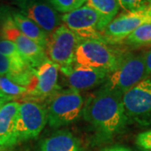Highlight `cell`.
Returning a JSON list of instances; mask_svg holds the SVG:
<instances>
[{
    "instance_id": "obj_2",
    "label": "cell",
    "mask_w": 151,
    "mask_h": 151,
    "mask_svg": "<svg viewBox=\"0 0 151 151\" xmlns=\"http://www.w3.org/2000/svg\"><path fill=\"white\" fill-rule=\"evenodd\" d=\"M124 55V53L111 48L109 44L103 41L81 40L76 49L75 65L111 73L117 68Z\"/></svg>"
},
{
    "instance_id": "obj_1",
    "label": "cell",
    "mask_w": 151,
    "mask_h": 151,
    "mask_svg": "<svg viewBox=\"0 0 151 151\" xmlns=\"http://www.w3.org/2000/svg\"><path fill=\"white\" fill-rule=\"evenodd\" d=\"M82 116L104 138H111L129 122L122 95L101 87L86 99Z\"/></svg>"
},
{
    "instance_id": "obj_19",
    "label": "cell",
    "mask_w": 151,
    "mask_h": 151,
    "mask_svg": "<svg viewBox=\"0 0 151 151\" xmlns=\"http://www.w3.org/2000/svg\"><path fill=\"white\" fill-rule=\"evenodd\" d=\"M0 92L10 100H14L18 97H26L29 90L24 86L16 84L7 76H0Z\"/></svg>"
},
{
    "instance_id": "obj_9",
    "label": "cell",
    "mask_w": 151,
    "mask_h": 151,
    "mask_svg": "<svg viewBox=\"0 0 151 151\" xmlns=\"http://www.w3.org/2000/svg\"><path fill=\"white\" fill-rule=\"evenodd\" d=\"M47 123V111L39 103L24 100L19 103L17 119V134L19 140L35 139L41 133Z\"/></svg>"
},
{
    "instance_id": "obj_27",
    "label": "cell",
    "mask_w": 151,
    "mask_h": 151,
    "mask_svg": "<svg viewBox=\"0 0 151 151\" xmlns=\"http://www.w3.org/2000/svg\"><path fill=\"white\" fill-rule=\"evenodd\" d=\"M102 151H131L127 147L121 145H114L110 146V147H107L105 149H103Z\"/></svg>"
},
{
    "instance_id": "obj_29",
    "label": "cell",
    "mask_w": 151,
    "mask_h": 151,
    "mask_svg": "<svg viewBox=\"0 0 151 151\" xmlns=\"http://www.w3.org/2000/svg\"><path fill=\"white\" fill-rule=\"evenodd\" d=\"M146 3H147V5L151 9V0H146Z\"/></svg>"
},
{
    "instance_id": "obj_31",
    "label": "cell",
    "mask_w": 151,
    "mask_h": 151,
    "mask_svg": "<svg viewBox=\"0 0 151 151\" xmlns=\"http://www.w3.org/2000/svg\"></svg>"
},
{
    "instance_id": "obj_8",
    "label": "cell",
    "mask_w": 151,
    "mask_h": 151,
    "mask_svg": "<svg viewBox=\"0 0 151 151\" xmlns=\"http://www.w3.org/2000/svg\"><path fill=\"white\" fill-rule=\"evenodd\" d=\"M61 21L81 40H97L105 42L99 30L100 17L85 4L75 10L62 14Z\"/></svg>"
},
{
    "instance_id": "obj_13",
    "label": "cell",
    "mask_w": 151,
    "mask_h": 151,
    "mask_svg": "<svg viewBox=\"0 0 151 151\" xmlns=\"http://www.w3.org/2000/svg\"><path fill=\"white\" fill-rule=\"evenodd\" d=\"M60 70L65 76L70 88L78 92L89 90L102 84L109 74L106 70L86 68L75 64Z\"/></svg>"
},
{
    "instance_id": "obj_25",
    "label": "cell",
    "mask_w": 151,
    "mask_h": 151,
    "mask_svg": "<svg viewBox=\"0 0 151 151\" xmlns=\"http://www.w3.org/2000/svg\"><path fill=\"white\" fill-rule=\"evenodd\" d=\"M10 15H12L11 10L8 6H0V39H1V33L3 30L4 23Z\"/></svg>"
},
{
    "instance_id": "obj_3",
    "label": "cell",
    "mask_w": 151,
    "mask_h": 151,
    "mask_svg": "<svg viewBox=\"0 0 151 151\" xmlns=\"http://www.w3.org/2000/svg\"><path fill=\"white\" fill-rule=\"evenodd\" d=\"M84 98L74 89L60 90L49 98L47 123L53 128L72 124L82 115Z\"/></svg>"
},
{
    "instance_id": "obj_12",
    "label": "cell",
    "mask_w": 151,
    "mask_h": 151,
    "mask_svg": "<svg viewBox=\"0 0 151 151\" xmlns=\"http://www.w3.org/2000/svg\"><path fill=\"white\" fill-rule=\"evenodd\" d=\"M36 81L33 90L28 94L27 100H44L52 97L60 90L58 84L59 67L46 59L36 69Z\"/></svg>"
},
{
    "instance_id": "obj_28",
    "label": "cell",
    "mask_w": 151,
    "mask_h": 151,
    "mask_svg": "<svg viewBox=\"0 0 151 151\" xmlns=\"http://www.w3.org/2000/svg\"><path fill=\"white\" fill-rule=\"evenodd\" d=\"M9 101H12V100H10L9 97H5L4 94H2V93L0 92V108H1L6 102H9Z\"/></svg>"
},
{
    "instance_id": "obj_5",
    "label": "cell",
    "mask_w": 151,
    "mask_h": 151,
    "mask_svg": "<svg viewBox=\"0 0 151 151\" xmlns=\"http://www.w3.org/2000/svg\"><path fill=\"white\" fill-rule=\"evenodd\" d=\"M81 40L65 24H60L49 36L45 48L46 57L55 65L59 70L67 68L75 64V52Z\"/></svg>"
},
{
    "instance_id": "obj_10",
    "label": "cell",
    "mask_w": 151,
    "mask_h": 151,
    "mask_svg": "<svg viewBox=\"0 0 151 151\" xmlns=\"http://www.w3.org/2000/svg\"><path fill=\"white\" fill-rule=\"evenodd\" d=\"M20 14L35 22L49 36L62 24L61 15L49 0H16Z\"/></svg>"
},
{
    "instance_id": "obj_6",
    "label": "cell",
    "mask_w": 151,
    "mask_h": 151,
    "mask_svg": "<svg viewBox=\"0 0 151 151\" xmlns=\"http://www.w3.org/2000/svg\"><path fill=\"white\" fill-rule=\"evenodd\" d=\"M128 121L151 124V77L139 81L122 96Z\"/></svg>"
},
{
    "instance_id": "obj_18",
    "label": "cell",
    "mask_w": 151,
    "mask_h": 151,
    "mask_svg": "<svg viewBox=\"0 0 151 151\" xmlns=\"http://www.w3.org/2000/svg\"><path fill=\"white\" fill-rule=\"evenodd\" d=\"M124 41L133 47L151 46V24H145L136 29Z\"/></svg>"
},
{
    "instance_id": "obj_22",
    "label": "cell",
    "mask_w": 151,
    "mask_h": 151,
    "mask_svg": "<svg viewBox=\"0 0 151 151\" xmlns=\"http://www.w3.org/2000/svg\"><path fill=\"white\" fill-rule=\"evenodd\" d=\"M51 5L59 13L67 14L80 8L86 3V0H49Z\"/></svg>"
},
{
    "instance_id": "obj_16",
    "label": "cell",
    "mask_w": 151,
    "mask_h": 151,
    "mask_svg": "<svg viewBox=\"0 0 151 151\" xmlns=\"http://www.w3.org/2000/svg\"><path fill=\"white\" fill-rule=\"evenodd\" d=\"M12 17L18 29L24 35L30 39L44 49L45 48L48 42L49 35L41 28L39 27L35 22L23 15L19 12L14 13Z\"/></svg>"
},
{
    "instance_id": "obj_20",
    "label": "cell",
    "mask_w": 151,
    "mask_h": 151,
    "mask_svg": "<svg viewBox=\"0 0 151 151\" xmlns=\"http://www.w3.org/2000/svg\"><path fill=\"white\" fill-rule=\"evenodd\" d=\"M0 54L9 57L23 68L30 67L18 50L16 45L10 40L0 39Z\"/></svg>"
},
{
    "instance_id": "obj_14",
    "label": "cell",
    "mask_w": 151,
    "mask_h": 151,
    "mask_svg": "<svg viewBox=\"0 0 151 151\" xmlns=\"http://www.w3.org/2000/svg\"><path fill=\"white\" fill-rule=\"evenodd\" d=\"M19 103L17 101L4 103L0 108V147L14 145L19 141L17 119Z\"/></svg>"
},
{
    "instance_id": "obj_7",
    "label": "cell",
    "mask_w": 151,
    "mask_h": 151,
    "mask_svg": "<svg viewBox=\"0 0 151 151\" xmlns=\"http://www.w3.org/2000/svg\"><path fill=\"white\" fill-rule=\"evenodd\" d=\"M145 24H151V9L148 5L139 10L125 12L114 18L102 35L106 43L118 44L124 41L136 29Z\"/></svg>"
},
{
    "instance_id": "obj_4",
    "label": "cell",
    "mask_w": 151,
    "mask_h": 151,
    "mask_svg": "<svg viewBox=\"0 0 151 151\" xmlns=\"http://www.w3.org/2000/svg\"><path fill=\"white\" fill-rule=\"evenodd\" d=\"M146 77L144 55L124 54L117 68L108 74L103 87L123 96L124 93Z\"/></svg>"
},
{
    "instance_id": "obj_11",
    "label": "cell",
    "mask_w": 151,
    "mask_h": 151,
    "mask_svg": "<svg viewBox=\"0 0 151 151\" xmlns=\"http://www.w3.org/2000/svg\"><path fill=\"white\" fill-rule=\"evenodd\" d=\"M1 39H5L15 44L23 58L33 68L38 67L45 60L48 59L43 47L34 42L19 31L12 15L9 17L4 23L1 33Z\"/></svg>"
},
{
    "instance_id": "obj_24",
    "label": "cell",
    "mask_w": 151,
    "mask_h": 151,
    "mask_svg": "<svg viewBox=\"0 0 151 151\" xmlns=\"http://www.w3.org/2000/svg\"><path fill=\"white\" fill-rule=\"evenodd\" d=\"M136 144L143 150L151 151V130L145 131L138 134Z\"/></svg>"
},
{
    "instance_id": "obj_21",
    "label": "cell",
    "mask_w": 151,
    "mask_h": 151,
    "mask_svg": "<svg viewBox=\"0 0 151 151\" xmlns=\"http://www.w3.org/2000/svg\"><path fill=\"white\" fill-rule=\"evenodd\" d=\"M26 69L27 68H23L21 66H19L9 57L0 54V76L9 77L11 76L17 74Z\"/></svg>"
},
{
    "instance_id": "obj_15",
    "label": "cell",
    "mask_w": 151,
    "mask_h": 151,
    "mask_svg": "<svg viewBox=\"0 0 151 151\" xmlns=\"http://www.w3.org/2000/svg\"><path fill=\"white\" fill-rule=\"evenodd\" d=\"M40 151H79V144L71 133L61 130L45 139Z\"/></svg>"
},
{
    "instance_id": "obj_23",
    "label": "cell",
    "mask_w": 151,
    "mask_h": 151,
    "mask_svg": "<svg viewBox=\"0 0 151 151\" xmlns=\"http://www.w3.org/2000/svg\"><path fill=\"white\" fill-rule=\"evenodd\" d=\"M120 8L125 12L139 10L147 5L146 0H118Z\"/></svg>"
},
{
    "instance_id": "obj_30",
    "label": "cell",
    "mask_w": 151,
    "mask_h": 151,
    "mask_svg": "<svg viewBox=\"0 0 151 151\" xmlns=\"http://www.w3.org/2000/svg\"><path fill=\"white\" fill-rule=\"evenodd\" d=\"M139 151H149V150H143V149H141L140 150H139Z\"/></svg>"
},
{
    "instance_id": "obj_26",
    "label": "cell",
    "mask_w": 151,
    "mask_h": 151,
    "mask_svg": "<svg viewBox=\"0 0 151 151\" xmlns=\"http://www.w3.org/2000/svg\"><path fill=\"white\" fill-rule=\"evenodd\" d=\"M143 55H144L145 64L147 77H151V49L145 52Z\"/></svg>"
},
{
    "instance_id": "obj_17",
    "label": "cell",
    "mask_w": 151,
    "mask_h": 151,
    "mask_svg": "<svg viewBox=\"0 0 151 151\" xmlns=\"http://www.w3.org/2000/svg\"><path fill=\"white\" fill-rule=\"evenodd\" d=\"M85 4L96 11L100 17L99 30L101 33L116 17L120 9L118 0H86Z\"/></svg>"
}]
</instances>
